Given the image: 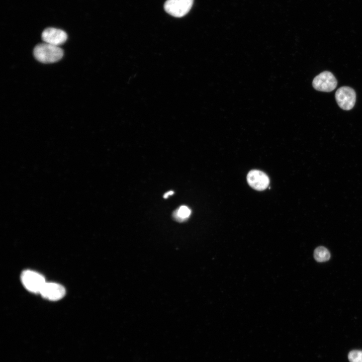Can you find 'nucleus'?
I'll list each match as a JSON object with an SVG mask.
<instances>
[{"label":"nucleus","instance_id":"1","mask_svg":"<svg viewBox=\"0 0 362 362\" xmlns=\"http://www.w3.org/2000/svg\"><path fill=\"white\" fill-rule=\"evenodd\" d=\"M33 54L39 62L50 63L60 60L63 57V51L59 46L44 42L38 44L35 47Z\"/></svg>","mask_w":362,"mask_h":362},{"label":"nucleus","instance_id":"2","mask_svg":"<svg viewBox=\"0 0 362 362\" xmlns=\"http://www.w3.org/2000/svg\"><path fill=\"white\" fill-rule=\"evenodd\" d=\"M22 282L25 288L31 292L40 293L46 283L41 274L30 270L24 271L21 276Z\"/></svg>","mask_w":362,"mask_h":362},{"label":"nucleus","instance_id":"3","mask_svg":"<svg viewBox=\"0 0 362 362\" xmlns=\"http://www.w3.org/2000/svg\"><path fill=\"white\" fill-rule=\"evenodd\" d=\"M193 3L194 0H167L164 9L171 16L180 18L189 12Z\"/></svg>","mask_w":362,"mask_h":362},{"label":"nucleus","instance_id":"4","mask_svg":"<svg viewBox=\"0 0 362 362\" xmlns=\"http://www.w3.org/2000/svg\"><path fill=\"white\" fill-rule=\"evenodd\" d=\"M337 81L334 75L329 71H323L315 76L312 82L313 87L317 90L330 92L337 86Z\"/></svg>","mask_w":362,"mask_h":362},{"label":"nucleus","instance_id":"5","mask_svg":"<svg viewBox=\"0 0 362 362\" xmlns=\"http://www.w3.org/2000/svg\"><path fill=\"white\" fill-rule=\"evenodd\" d=\"M335 98L340 108L344 110H349L355 105L356 94L351 87L344 86L339 87L336 90Z\"/></svg>","mask_w":362,"mask_h":362},{"label":"nucleus","instance_id":"6","mask_svg":"<svg viewBox=\"0 0 362 362\" xmlns=\"http://www.w3.org/2000/svg\"><path fill=\"white\" fill-rule=\"evenodd\" d=\"M42 39L45 43L59 46L66 41L67 35L65 32L62 30L48 28L42 32Z\"/></svg>","mask_w":362,"mask_h":362},{"label":"nucleus","instance_id":"7","mask_svg":"<svg viewBox=\"0 0 362 362\" xmlns=\"http://www.w3.org/2000/svg\"><path fill=\"white\" fill-rule=\"evenodd\" d=\"M249 185L257 191H263L268 186L269 179L263 172L256 169L250 170L247 175Z\"/></svg>","mask_w":362,"mask_h":362},{"label":"nucleus","instance_id":"8","mask_svg":"<svg viewBox=\"0 0 362 362\" xmlns=\"http://www.w3.org/2000/svg\"><path fill=\"white\" fill-rule=\"evenodd\" d=\"M40 294L48 300L57 301L64 297L65 294L64 288L60 284L54 283H46Z\"/></svg>","mask_w":362,"mask_h":362},{"label":"nucleus","instance_id":"9","mask_svg":"<svg viewBox=\"0 0 362 362\" xmlns=\"http://www.w3.org/2000/svg\"><path fill=\"white\" fill-rule=\"evenodd\" d=\"M191 211L186 206H181L173 213V218L177 221L182 222L186 221L190 216Z\"/></svg>","mask_w":362,"mask_h":362},{"label":"nucleus","instance_id":"10","mask_svg":"<svg viewBox=\"0 0 362 362\" xmlns=\"http://www.w3.org/2000/svg\"><path fill=\"white\" fill-rule=\"evenodd\" d=\"M314 257L319 262H324L329 259L330 254L329 250L323 246L317 247L314 252Z\"/></svg>","mask_w":362,"mask_h":362},{"label":"nucleus","instance_id":"11","mask_svg":"<svg viewBox=\"0 0 362 362\" xmlns=\"http://www.w3.org/2000/svg\"><path fill=\"white\" fill-rule=\"evenodd\" d=\"M349 362H362V350H352L348 354Z\"/></svg>","mask_w":362,"mask_h":362},{"label":"nucleus","instance_id":"12","mask_svg":"<svg viewBox=\"0 0 362 362\" xmlns=\"http://www.w3.org/2000/svg\"><path fill=\"white\" fill-rule=\"evenodd\" d=\"M173 193H174V192H173V191H168V192L165 193L164 194V195H163V198H165V199H166V198H168V196L173 195Z\"/></svg>","mask_w":362,"mask_h":362}]
</instances>
